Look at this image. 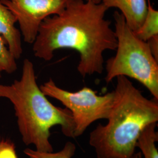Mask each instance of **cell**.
<instances>
[{
    "mask_svg": "<svg viewBox=\"0 0 158 158\" xmlns=\"http://www.w3.org/2000/svg\"><path fill=\"white\" fill-rule=\"evenodd\" d=\"M102 3L70 0L64 11L44 20L33 43L34 55L49 61L55 51L70 49L80 55L77 71L82 77L102 74L103 53L116 49L117 40Z\"/></svg>",
    "mask_w": 158,
    "mask_h": 158,
    "instance_id": "obj_1",
    "label": "cell"
},
{
    "mask_svg": "<svg viewBox=\"0 0 158 158\" xmlns=\"http://www.w3.org/2000/svg\"><path fill=\"white\" fill-rule=\"evenodd\" d=\"M115 100L105 125L89 136L97 158H133L136 143L148 125L158 121V100L148 99L125 76L117 77Z\"/></svg>",
    "mask_w": 158,
    "mask_h": 158,
    "instance_id": "obj_2",
    "label": "cell"
},
{
    "mask_svg": "<svg viewBox=\"0 0 158 158\" xmlns=\"http://www.w3.org/2000/svg\"><path fill=\"white\" fill-rule=\"evenodd\" d=\"M46 97L37 84L34 64L28 59L23 60L21 79L11 85L0 84V98L12 104L23 143L33 145L38 151L51 152V128L59 125L64 135L74 138V124L68 109L55 106Z\"/></svg>",
    "mask_w": 158,
    "mask_h": 158,
    "instance_id": "obj_3",
    "label": "cell"
},
{
    "mask_svg": "<svg viewBox=\"0 0 158 158\" xmlns=\"http://www.w3.org/2000/svg\"><path fill=\"white\" fill-rule=\"evenodd\" d=\"M113 16L117 46L115 55L106 62V83L118 76L135 79L158 100V61L151 53L148 42L136 36L123 15L115 11Z\"/></svg>",
    "mask_w": 158,
    "mask_h": 158,
    "instance_id": "obj_4",
    "label": "cell"
},
{
    "mask_svg": "<svg viewBox=\"0 0 158 158\" xmlns=\"http://www.w3.org/2000/svg\"><path fill=\"white\" fill-rule=\"evenodd\" d=\"M40 88L45 96L59 101L71 112L74 124V138L83 135L96 121L107 119L115 100L114 91L99 96L96 91L84 87L77 91L71 92L58 87L52 79Z\"/></svg>",
    "mask_w": 158,
    "mask_h": 158,
    "instance_id": "obj_5",
    "label": "cell"
},
{
    "mask_svg": "<svg viewBox=\"0 0 158 158\" xmlns=\"http://www.w3.org/2000/svg\"><path fill=\"white\" fill-rule=\"evenodd\" d=\"M70 0H0L15 16L23 40L33 44L40 25L52 15L62 12Z\"/></svg>",
    "mask_w": 158,
    "mask_h": 158,
    "instance_id": "obj_6",
    "label": "cell"
},
{
    "mask_svg": "<svg viewBox=\"0 0 158 158\" xmlns=\"http://www.w3.org/2000/svg\"><path fill=\"white\" fill-rule=\"evenodd\" d=\"M102 3L108 9L118 8L133 31L141 26L148 11L147 0H102Z\"/></svg>",
    "mask_w": 158,
    "mask_h": 158,
    "instance_id": "obj_7",
    "label": "cell"
},
{
    "mask_svg": "<svg viewBox=\"0 0 158 158\" xmlns=\"http://www.w3.org/2000/svg\"><path fill=\"white\" fill-rule=\"evenodd\" d=\"M17 19L15 16L6 6L0 2V35L6 40V44L13 56L17 60L23 54L22 35L15 27Z\"/></svg>",
    "mask_w": 158,
    "mask_h": 158,
    "instance_id": "obj_8",
    "label": "cell"
},
{
    "mask_svg": "<svg viewBox=\"0 0 158 158\" xmlns=\"http://www.w3.org/2000/svg\"><path fill=\"white\" fill-rule=\"evenodd\" d=\"M157 123L148 125L142 132L136 143L144 158H158V151L156 143L158 141L156 131Z\"/></svg>",
    "mask_w": 158,
    "mask_h": 158,
    "instance_id": "obj_9",
    "label": "cell"
},
{
    "mask_svg": "<svg viewBox=\"0 0 158 158\" xmlns=\"http://www.w3.org/2000/svg\"><path fill=\"white\" fill-rule=\"evenodd\" d=\"M148 11L141 26L134 31L136 36L147 42L155 36L158 35V11L153 8L150 0H148Z\"/></svg>",
    "mask_w": 158,
    "mask_h": 158,
    "instance_id": "obj_10",
    "label": "cell"
},
{
    "mask_svg": "<svg viewBox=\"0 0 158 158\" xmlns=\"http://www.w3.org/2000/svg\"><path fill=\"white\" fill-rule=\"evenodd\" d=\"M76 151V145L72 142H67L62 149L56 152H40L36 149L27 148L23 151L28 158H73Z\"/></svg>",
    "mask_w": 158,
    "mask_h": 158,
    "instance_id": "obj_11",
    "label": "cell"
},
{
    "mask_svg": "<svg viewBox=\"0 0 158 158\" xmlns=\"http://www.w3.org/2000/svg\"><path fill=\"white\" fill-rule=\"evenodd\" d=\"M17 69L16 59L9 50L6 40L0 35V79L3 72L13 73Z\"/></svg>",
    "mask_w": 158,
    "mask_h": 158,
    "instance_id": "obj_12",
    "label": "cell"
},
{
    "mask_svg": "<svg viewBox=\"0 0 158 158\" xmlns=\"http://www.w3.org/2000/svg\"><path fill=\"white\" fill-rule=\"evenodd\" d=\"M0 158H18L15 143L11 139L1 136Z\"/></svg>",
    "mask_w": 158,
    "mask_h": 158,
    "instance_id": "obj_13",
    "label": "cell"
},
{
    "mask_svg": "<svg viewBox=\"0 0 158 158\" xmlns=\"http://www.w3.org/2000/svg\"><path fill=\"white\" fill-rule=\"evenodd\" d=\"M147 42L151 53L155 59L158 61V35L151 38Z\"/></svg>",
    "mask_w": 158,
    "mask_h": 158,
    "instance_id": "obj_14",
    "label": "cell"
},
{
    "mask_svg": "<svg viewBox=\"0 0 158 158\" xmlns=\"http://www.w3.org/2000/svg\"><path fill=\"white\" fill-rule=\"evenodd\" d=\"M86 1H89V2H91L92 3L94 4H98L102 3V0H85Z\"/></svg>",
    "mask_w": 158,
    "mask_h": 158,
    "instance_id": "obj_15",
    "label": "cell"
},
{
    "mask_svg": "<svg viewBox=\"0 0 158 158\" xmlns=\"http://www.w3.org/2000/svg\"><path fill=\"white\" fill-rule=\"evenodd\" d=\"M133 158H142L141 152H140L138 153L135 152Z\"/></svg>",
    "mask_w": 158,
    "mask_h": 158,
    "instance_id": "obj_16",
    "label": "cell"
}]
</instances>
